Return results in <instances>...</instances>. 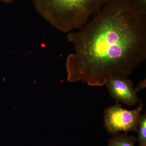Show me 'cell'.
<instances>
[{
    "label": "cell",
    "instance_id": "6",
    "mask_svg": "<svg viewBox=\"0 0 146 146\" xmlns=\"http://www.w3.org/2000/svg\"><path fill=\"white\" fill-rule=\"evenodd\" d=\"M138 141L139 146H146V114L141 115L138 125Z\"/></svg>",
    "mask_w": 146,
    "mask_h": 146
},
{
    "label": "cell",
    "instance_id": "1",
    "mask_svg": "<svg viewBox=\"0 0 146 146\" xmlns=\"http://www.w3.org/2000/svg\"><path fill=\"white\" fill-rule=\"evenodd\" d=\"M68 39V80L101 86L110 78H126L146 58V15L127 0H110Z\"/></svg>",
    "mask_w": 146,
    "mask_h": 146
},
{
    "label": "cell",
    "instance_id": "3",
    "mask_svg": "<svg viewBox=\"0 0 146 146\" xmlns=\"http://www.w3.org/2000/svg\"><path fill=\"white\" fill-rule=\"evenodd\" d=\"M143 106V105L141 102L136 109L127 110L117 103L114 106L108 108L104 113L106 127L113 134L120 131L127 133L136 131L138 129Z\"/></svg>",
    "mask_w": 146,
    "mask_h": 146
},
{
    "label": "cell",
    "instance_id": "8",
    "mask_svg": "<svg viewBox=\"0 0 146 146\" xmlns=\"http://www.w3.org/2000/svg\"><path fill=\"white\" fill-rule=\"evenodd\" d=\"M1 2L5 3H11V2L13 1V0H0Z\"/></svg>",
    "mask_w": 146,
    "mask_h": 146
},
{
    "label": "cell",
    "instance_id": "7",
    "mask_svg": "<svg viewBox=\"0 0 146 146\" xmlns=\"http://www.w3.org/2000/svg\"><path fill=\"white\" fill-rule=\"evenodd\" d=\"M135 9L146 15V0H127Z\"/></svg>",
    "mask_w": 146,
    "mask_h": 146
},
{
    "label": "cell",
    "instance_id": "4",
    "mask_svg": "<svg viewBox=\"0 0 146 146\" xmlns=\"http://www.w3.org/2000/svg\"><path fill=\"white\" fill-rule=\"evenodd\" d=\"M105 85L111 96L117 102L132 106L137 104L138 99L137 94L140 90L134 88L132 81L126 78H110Z\"/></svg>",
    "mask_w": 146,
    "mask_h": 146
},
{
    "label": "cell",
    "instance_id": "5",
    "mask_svg": "<svg viewBox=\"0 0 146 146\" xmlns=\"http://www.w3.org/2000/svg\"><path fill=\"white\" fill-rule=\"evenodd\" d=\"M115 134L110 141L108 146H135L137 140L133 136L126 134Z\"/></svg>",
    "mask_w": 146,
    "mask_h": 146
},
{
    "label": "cell",
    "instance_id": "2",
    "mask_svg": "<svg viewBox=\"0 0 146 146\" xmlns=\"http://www.w3.org/2000/svg\"><path fill=\"white\" fill-rule=\"evenodd\" d=\"M110 0H33L45 21L63 33L80 29Z\"/></svg>",
    "mask_w": 146,
    "mask_h": 146
}]
</instances>
